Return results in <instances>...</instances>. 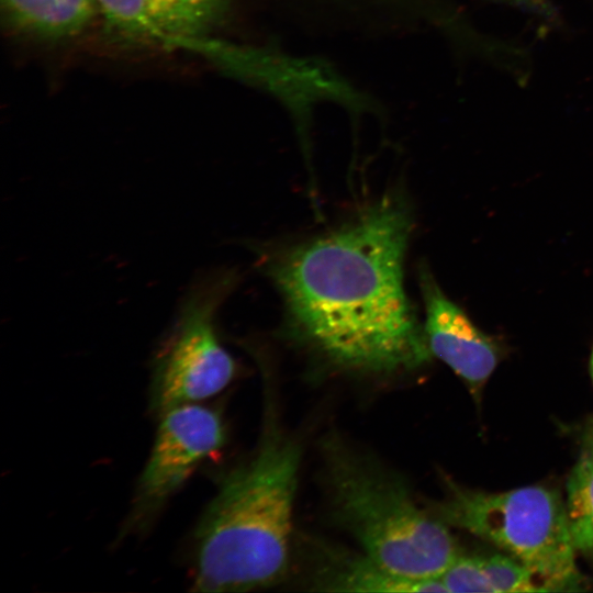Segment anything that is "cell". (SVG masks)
I'll list each match as a JSON object with an SVG mask.
<instances>
[{"label": "cell", "instance_id": "cell-1", "mask_svg": "<svg viewBox=\"0 0 593 593\" xmlns=\"http://www.w3.org/2000/svg\"><path fill=\"white\" fill-rule=\"evenodd\" d=\"M412 209L395 192L336 227L261 256L278 289L288 335L333 368L406 373L432 354L404 288Z\"/></svg>", "mask_w": 593, "mask_h": 593}, {"label": "cell", "instance_id": "cell-2", "mask_svg": "<svg viewBox=\"0 0 593 593\" xmlns=\"http://www.w3.org/2000/svg\"><path fill=\"white\" fill-rule=\"evenodd\" d=\"M301 457L269 401L255 451L223 478L198 523L193 591L248 592L287 577Z\"/></svg>", "mask_w": 593, "mask_h": 593}, {"label": "cell", "instance_id": "cell-3", "mask_svg": "<svg viewBox=\"0 0 593 593\" xmlns=\"http://www.w3.org/2000/svg\"><path fill=\"white\" fill-rule=\"evenodd\" d=\"M323 481L336 526L391 574L440 578L459 556L447 525L424 511L395 472L329 434L322 441Z\"/></svg>", "mask_w": 593, "mask_h": 593}, {"label": "cell", "instance_id": "cell-4", "mask_svg": "<svg viewBox=\"0 0 593 593\" xmlns=\"http://www.w3.org/2000/svg\"><path fill=\"white\" fill-rule=\"evenodd\" d=\"M434 515L503 549L550 592L580 589L566 504L556 491L529 485L486 493L449 484Z\"/></svg>", "mask_w": 593, "mask_h": 593}, {"label": "cell", "instance_id": "cell-5", "mask_svg": "<svg viewBox=\"0 0 593 593\" xmlns=\"http://www.w3.org/2000/svg\"><path fill=\"white\" fill-rule=\"evenodd\" d=\"M236 283L234 271L216 269L187 289L154 358L152 407L159 416L220 393L235 378L236 362L221 344L215 321Z\"/></svg>", "mask_w": 593, "mask_h": 593}, {"label": "cell", "instance_id": "cell-6", "mask_svg": "<svg viewBox=\"0 0 593 593\" xmlns=\"http://www.w3.org/2000/svg\"><path fill=\"white\" fill-rule=\"evenodd\" d=\"M223 419L216 410L198 403L160 415L150 456L137 486L133 517H149L178 490L194 469L225 444Z\"/></svg>", "mask_w": 593, "mask_h": 593}, {"label": "cell", "instance_id": "cell-7", "mask_svg": "<svg viewBox=\"0 0 593 593\" xmlns=\"http://www.w3.org/2000/svg\"><path fill=\"white\" fill-rule=\"evenodd\" d=\"M418 284L425 306L423 327L432 356L445 362L478 394L500 361V345L444 293L424 265L418 268Z\"/></svg>", "mask_w": 593, "mask_h": 593}, {"label": "cell", "instance_id": "cell-8", "mask_svg": "<svg viewBox=\"0 0 593 593\" xmlns=\"http://www.w3.org/2000/svg\"><path fill=\"white\" fill-rule=\"evenodd\" d=\"M221 3L222 0H97L112 26L174 47L202 36Z\"/></svg>", "mask_w": 593, "mask_h": 593}, {"label": "cell", "instance_id": "cell-9", "mask_svg": "<svg viewBox=\"0 0 593 593\" xmlns=\"http://www.w3.org/2000/svg\"><path fill=\"white\" fill-rule=\"evenodd\" d=\"M305 584L318 592L424 593L448 592L440 578L413 581L391 574L360 552L332 545L311 546Z\"/></svg>", "mask_w": 593, "mask_h": 593}, {"label": "cell", "instance_id": "cell-10", "mask_svg": "<svg viewBox=\"0 0 593 593\" xmlns=\"http://www.w3.org/2000/svg\"><path fill=\"white\" fill-rule=\"evenodd\" d=\"M11 16L44 36L78 33L89 22L97 0H2Z\"/></svg>", "mask_w": 593, "mask_h": 593}, {"label": "cell", "instance_id": "cell-11", "mask_svg": "<svg viewBox=\"0 0 593 593\" xmlns=\"http://www.w3.org/2000/svg\"><path fill=\"white\" fill-rule=\"evenodd\" d=\"M564 504L575 550L593 555V444L591 443L571 470Z\"/></svg>", "mask_w": 593, "mask_h": 593}, {"label": "cell", "instance_id": "cell-12", "mask_svg": "<svg viewBox=\"0 0 593 593\" xmlns=\"http://www.w3.org/2000/svg\"><path fill=\"white\" fill-rule=\"evenodd\" d=\"M483 568L495 593L550 592L526 566L512 556L482 558Z\"/></svg>", "mask_w": 593, "mask_h": 593}, {"label": "cell", "instance_id": "cell-13", "mask_svg": "<svg viewBox=\"0 0 593 593\" xmlns=\"http://www.w3.org/2000/svg\"><path fill=\"white\" fill-rule=\"evenodd\" d=\"M440 579L448 593H495L481 557L458 556Z\"/></svg>", "mask_w": 593, "mask_h": 593}, {"label": "cell", "instance_id": "cell-14", "mask_svg": "<svg viewBox=\"0 0 593 593\" xmlns=\"http://www.w3.org/2000/svg\"><path fill=\"white\" fill-rule=\"evenodd\" d=\"M590 368H591V374L593 378V350H592L591 360H590Z\"/></svg>", "mask_w": 593, "mask_h": 593}, {"label": "cell", "instance_id": "cell-15", "mask_svg": "<svg viewBox=\"0 0 593 593\" xmlns=\"http://www.w3.org/2000/svg\"><path fill=\"white\" fill-rule=\"evenodd\" d=\"M590 443H591V444H593V433H592V436H591Z\"/></svg>", "mask_w": 593, "mask_h": 593}]
</instances>
